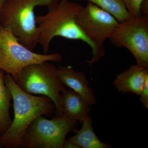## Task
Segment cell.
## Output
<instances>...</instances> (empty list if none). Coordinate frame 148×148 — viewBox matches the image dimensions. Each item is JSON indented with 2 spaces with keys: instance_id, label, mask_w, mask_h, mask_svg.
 <instances>
[{
  "instance_id": "e0dca14e",
  "label": "cell",
  "mask_w": 148,
  "mask_h": 148,
  "mask_svg": "<svg viewBox=\"0 0 148 148\" xmlns=\"http://www.w3.org/2000/svg\"><path fill=\"white\" fill-rule=\"evenodd\" d=\"M140 11L141 16H148V0H144L143 1L140 5Z\"/></svg>"
},
{
  "instance_id": "8992f818",
  "label": "cell",
  "mask_w": 148,
  "mask_h": 148,
  "mask_svg": "<svg viewBox=\"0 0 148 148\" xmlns=\"http://www.w3.org/2000/svg\"><path fill=\"white\" fill-rule=\"evenodd\" d=\"M76 22L95 47L92 58L87 61L91 67L105 56L104 43L110 38L119 22L111 14L89 2L78 14Z\"/></svg>"
},
{
  "instance_id": "2e32d148",
  "label": "cell",
  "mask_w": 148,
  "mask_h": 148,
  "mask_svg": "<svg viewBox=\"0 0 148 148\" xmlns=\"http://www.w3.org/2000/svg\"><path fill=\"white\" fill-rule=\"evenodd\" d=\"M139 96L140 101L143 104L144 108L147 110L148 109V80L145 83L144 88L141 91Z\"/></svg>"
},
{
  "instance_id": "9c48e42d",
  "label": "cell",
  "mask_w": 148,
  "mask_h": 148,
  "mask_svg": "<svg viewBox=\"0 0 148 148\" xmlns=\"http://www.w3.org/2000/svg\"><path fill=\"white\" fill-rule=\"evenodd\" d=\"M57 73L64 86L82 96L90 106L96 104L94 90L89 86V82L83 72L75 71L71 66H60L57 68Z\"/></svg>"
},
{
  "instance_id": "7a4b0ae2",
  "label": "cell",
  "mask_w": 148,
  "mask_h": 148,
  "mask_svg": "<svg viewBox=\"0 0 148 148\" xmlns=\"http://www.w3.org/2000/svg\"><path fill=\"white\" fill-rule=\"evenodd\" d=\"M83 7L80 4L69 0H59L48 8L47 13L36 16L38 43L42 46L44 54H47L51 43L57 36L82 41L90 47L92 53H94V46L76 22L77 15Z\"/></svg>"
},
{
  "instance_id": "d6986e66",
  "label": "cell",
  "mask_w": 148,
  "mask_h": 148,
  "mask_svg": "<svg viewBox=\"0 0 148 148\" xmlns=\"http://www.w3.org/2000/svg\"><path fill=\"white\" fill-rule=\"evenodd\" d=\"M6 0H0V11L2 8Z\"/></svg>"
},
{
  "instance_id": "52a82bcc",
  "label": "cell",
  "mask_w": 148,
  "mask_h": 148,
  "mask_svg": "<svg viewBox=\"0 0 148 148\" xmlns=\"http://www.w3.org/2000/svg\"><path fill=\"white\" fill-rule=\"evenodd\" d=\"M75 123L65 117L47 119L37 117L29 125L21 140V147L29 148H63L66 137Z\"/></svg>"
},
{
  "instance_id": "30bf717a",
  "label": "cell",
  "mask_w": 148,
  "mask_h": 148,
  "mask_svg": "<svg viewBox=\"0 0 148 148\" xmlns=\"http://www.w3.org/2000/svg\"><path fill=\"white\" fill-rule=\"evenodd\" d=\"M148 80V69L136 65H132L119 74L114 80L115 87L122 93H130L139 95Z\"/></svg>"
},
{
  "instance_id": "ba28073f",
  "label": "cell",
  "mask_w": 148,
  "mask_h": 148,
  "mask_svg": "<svg viewBox=\"0 0 148 148\" xmlns=\"http://www.w3.org/2000/svg\"><path fill=\"white\" fill-rule=\"evenodd\" d=\"M109 39L116 47L128 49L137 65L148 69V15L119 23Z\"/></svg>"
},
{
  "instance_id": "9a60e30c",
  "label": "cell",
  "mask_w": 148,
  "mask_h": 148,
  "mask_svg": "<svg viewBox=\"0 0 148 148\" xmlns=\"http://www.w3.org/2000/svg\"><path fill=\"white\" fill-rule=\"evenodd\" d=\"M144 0H121L128 12L132 17L141 16L140 8Z\"/></svg>"
},
{
  "instance_id": "4fadbf2b",
  "label": "cell",
  "mask_w": 148,
  "mask_h": 148,
  "mask_svg": "<svg viewBox=\"0 0 148 148\" xmlns=\"http://www.w3.org/2000/svg\"><path fill=\"white\" fill-rule=\"evenodd\" d=\"M4 76V72L0 70V135L8 129L12 122L9 110L12 95L5 83Z\"/></svg>"
},
{
  "instance_id": "ac0fdd59",
  "label": "cell",
  "mask_w": 148,
  "mask_h": 148,
  "mask_svg": "<svg viewBox=\"0 0 148 148\" xmlns=\"http://www.w3.org/2000/svg\"><path fill=\"white\" fill-rule=\"evenodd\" d=\"M63 148H80V147L71 140H67L66 139L63 145Z\"/></svg>"
},
{
  "instance_id": "8fae6325",
  "label": "cell",
  "mask_w": 148,
  "mask_h": 148,
  "mask_svg": "<svg viewBox=\"0 0 148 148\" xmlns=\"http://www.w3.org/2000/svg\"><path fill=\"white\" fill-rule=\"evenodd\" d=\"M62 116L75 124L89 115L91 108L84 98L72 89H65L61 93Z\"/></svg>"
},
{
  "instance_id": "5b68a950",
  "label": "cell",
  "mask_w": 148,
  "mask_h": 148,
  "mask_svg": "<svg viewBox=\"0 0 148 148\" xmlns=\"http://www.w3.org/2000/svg\"><path fill=\"white\" fill-rule=\"evenodd\" d=\"M57 69L48 61L29 65L21 71L16 84L27 93L50 98L55 106L56 116H61V93L66 88L58 77Z\"/></svg>"
},
{
  "instance_id": "6da1fadb",
  "label": "cell",
  "mask_w": 148,
  "mask_h": 148,
  "mask_svg": "<svg viewBox=\"0 0 148 148\" xmlns=\"http://www.w3.org/2000/svg\"><path fill=\"white\" fill-rule=\"evenodd\" d=\"M4 82L12 95L14 117L8 129L0 135V148L19 147L31 123L40 116L53 115L55 106L47 96H36L24 92L10 75H5Z\"/></svg>"
},
{
  "instance_id": "277c9868",
  "label": "cell",
  "mask_w": 148,
  "mask_h": 148,
  "mask_svg": "<svg viewBox=\"0 0 148 148\" xmlns=\"http://www.w3.org/2000/svg\"><path fill=\"white\" fill-rule=\"evenodd\" d=\"M62 59L59 53L33 52L21 44L12 32L0 26V70L10 75L16 83L21 71L27 66L46 61L59 62Z\"/></svg>"
},
{
  "instance_id": "7c38bea8",
  "label": "cell",
  "mask_w": 148,
  "mask_h": 148,
  "mask_svg": "<svg viewBox=\"0 0 148 148\" xmlns=\"http://www.w3.org/2000/svg\"><path fill=\"white\" fill-rule=\"evenodd\" d=\"M81 129L69 140L80 148H110L109 144L101 142L95 135L92 127V120L89 115L84 119Z\"/></svg>"
},
{
  "instance_id": "5bb4252c",
  "label": "cell",
  "mask_w": 148,
  "mask_h": 148,
  "mask_svg": "<svg viewBox=\"0 0 148 148\" xmlns=\"http://www.w3.org/2000/svg\"><path fill=\"white\" fill-rule=\"evenodd\" d=\"M75 1L82 0H74ZM113 15L119 23L132 18L121 0H86Z\"/></svg>"
},
{
  "instance_id": "3957f363",
  "label": "cell",
  "mask_w": 148,
  "mask_h": 148,
  "mask_svg": "<svg viewBox=\"0 0 148 148\" xmlns=\"http://www.w3.org/2000/svg\"><path fill=\"white\" fill-rule=\"evenodd\" d=\"M59 0H6L0 11V26L13 33L19 42L33 51L38 44L35 10L55 5Z\"/></svg>"
}]
</instances>
